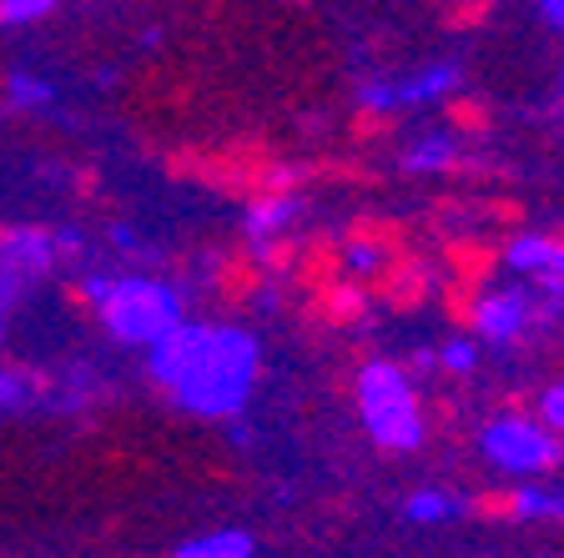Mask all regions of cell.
I'll list each match as a JSON object with an SVG mask.
<instances>
[{
    "mask_svg": "<svg viewBox=\"0 0 564 558\" xmlns=\"http://www.w3.org/2000/svg\"><path fill=\"white\" fill-rule=\"evenodd\" d=\"M152 372L182 407L223 418V413H237L252 393L258 342L237 332V327L176 322L152 342Z\"/></svg>",
    "mask_w": 564,
    "mask_h": 558,
    "instance_id": "6da1fadb",
    "label": "cell"
},
{
    "mask_svg": "<svg viewBox=\"0 0 564 558\" xmlns=\"http://www.w3.org/2000/svg\"><path fill=\"white\" fill-rule=\"evenodd\" d=\"M358 407H364L368 438L388 453H413L423 442V418L413 403V387L403 378V368L393 362H368L358 372Z\"/></svg>",
    "mask_w": 564,
    "mask_h": 558,
    "instance_id": "7a4b0ae2",
    "label": "cell"
},
{
    "mask_svg": "<svg viewBox=\"0 0 564 558\" xmlns=\"http://www.w3.org/2000/svg\"><path fill=\"white\" fill-rule=\"evenodd\" d=\"M96 317H101L106 332L117 342H147L152 348L166 327L182 322V303H176V292H166L162 282L127 277V282H106Z\"/></svg>",
    "mask_w": 564,
    "mask_h": 558,
    "instance_id": "3957f363",
    "label": "cell"
},
{
    "mask_svg": "<svg viewBox=\"0 0 564 558\" xmlns=\"http://www.w3.org/2000/svg\"><path fill=\"white\" fill-rule=\"evenodd\" d=\"M484 453H489L494 468H505V473H550L560 463V442H554V428L544 423H529V418H494L489 428L479 433Z\"/></svg>",
    "mask_w": 564,
    "mask_h": 558,
    "instance_id": "277c9868",
    "label": "cell"
},
{
    "mask_svg": "<svg viewBox=\"0 0 564 558\" xmlns=\"http://www.w3.org/2000/svg\"><path fill=\"white\" fill-rule=\"evenodd\" d=\"M51 247H56V237L46 227H0V277L15 282L46 272Z\"/></svg>",
    "mask_w": 564,
    "mask_h": 558,
    "instance_id": "5b68a950",
    "label": "cell"
},
{
    "mask_svg": "<svg viewBox=\"0 0 564 558\" xmlns=\"http://www.w3.org/2000/svg\"><path fill=\"white\" fill-rule=\"evenodd\" d=\"M529 317H534V303H529L524 287L489 292V297L474 307V327H479L489 342H514L519 332L529 327Z\"/></svg>",
    "mask_w": 564,
    "mask_h": 558,
    "instance_id": "8992f818",
    "label": "cell"
},
{
    "mask_svg": "<svg viewBox=\"0 0 564 558\" xmlns=\"http://www.w3.org/2000/svg\"><path fill=\"white\" fill-rule=\"evenodd\" d=\"M505 262L514 272H529V277H544V287L554 292V297H564V237H514L505 252Z\"/></svg>",
    "mask_w": 564,
    "mask_h": 558,
    "instance_id": "52a82bcc",
    "label": "cell"
},
{
    "mask_svg": "<svg viewBox=\"0 0 564 558\" xmlns=\"http://www.w3.org/2000/svg\"><path fill=\"white\" fill-rule=\"evenodd\" d=\"M297 211H303V201L297 197H288V192H262L258 201H252V207H247V237H252V242H268V237H278V232H288V227H293L297 221Z\"/></svg>",
    "mask_w": 564,
    "mask_h": 558,
    "instance_id": "ba28073f",
    "label": "cell"
},
{
    "mask_svg": "<svg viewBox=\"0 0 564 558\" xmlns=\"http://www.w3.org/2000/svg\"><path fill=\"white\" fill-rule=\"evenodd\" d=\"M399 86V111H409V106H429V101H444L448 91L458 86V66H429L419 70V76H409V81H393Z\"/></svg>",
    "mask_w": 564,
    "mask_h": 558,
    "instance_id": "9c48e42d",
    "label": "cell"
},
{
    "mask_svg": "<svg viewBox=\"0 0 564 558\" xmlns=\"http://www.w3.org/2000/svg\"><path fill=\"white\" fill-rule=\"evenodd\" d=\"M458 162V141L448 136V131H429V136H419L403 152V166L419 176H434V172H448V166Z\"/></svg>",
    "mask_w": 564,
    "mask_h": 558,
    "instance_id": "30bf717a",
    "label": "cell"
},
{
    "mask_svg": "<svg viewBox=\"0 0 564 558\" xmlns=\"http://www.w3.org/2000/svg\"><path fill=\"white\" fill-rule=\"evenodd\" d=\"M247 554H258V544H252V534H237V528L182 544V558H247Z\"/></svg>",
    "mask_w": 564,
    "mask_h": 558,
    "instance_id": "8fae6325",
    "label": "cell"
},
{
    "mask_svg": "<svg viewBox=\"0 0 564 558\" xmlns=\"http://www.w3.org/2000/svg\"><path fill=\"white\" fill-rule=\"evenodd\" d=\"M403 518L409 524H448V518H458V503L448 499V493H438V489H423V493H413L409 503H403Z\"/></svg>",
    "mask_w": 564,
    "mask_h": 558,
    "instance_id": "7c38bea8",
    "label": "cell"
},
{
    "mask_svg": "<svg viewBox=\"0 0 564 558\" xmlns=\"http://www.w3.org/2000/svg\"><path fill=\"white\" fill-rule=\"evenodd\" d=\"M509 518H564V493H540V489H524L505 503Z\"/></svg>",
    "mask_w": 564,
    "mask_h": 558,
    "instance_id": "4fadbf2b",
    "label": "cell"
},
{
    "mask_svg": "<svg viewBox=\"0 0 564 558\" xmlns=\"http://www.w3.org/2000/svg\"><path fill=\"white\" fill-rule=\"evenodd\" d=\"M343 262H348L358 277H368V272H378L383 267V247L378 242H368V237H352L348 242V252H343Z\"/></svg>",
    "mask_w": 564,
    "mask_h": 558,
    "instance_id": "5bb4252c",
    "label": "cell"
},
{
    "mask_svg": "<svg viewBox=\"0 0 564 558\" xmlns=\"http://www.w3.org/2000/svg\"><path fill=\"white\" fill-rule=\"evenodd\" d=\"M438 362H444L448 372H474V362H479V348H474V342H464V338H454V342H444Z\"/></svg>",
    "mask_w": 564,
    "mask_h": 558,
    "instance_id": "9a60e30c",
    "label": "cell"
},
{
    "mask_svg": "<svg viewBox=\"0 0 564 558\" xmlns=\"http://www.w3.org/2000/svg\"><path fill=\"white\" fill-rule=\"evenodd\" d=\"M540 418H544V428L564 433V383L544 387V397H540Z\"/></svg>",
    "mask_w": 564,
    "mask_h": 558,
    "instance_id": "2e32d148",
    "label": "cell"
},
{
    "mask_svg": "<svg viewBox=\"0 0 564 558\" xmlns=\"http://www.w3.org/2000/svg\"><path fill=\"white\" fill-rule=\"evenodd\" d=\"M31 397V378L25 372H0V407H21Z\"/></svg>",
    "mask_w": 564,
    "mask_h": 558,
    "instance_id": "e0dca14e",
    "label": "cell"
},
{
    "mask_svg": "<svg viewBox=\"0 0 564 558\" xmlns=\"http://www.w3.org/2000/svg\"><path fill=\"white\" fill-rule=\"evenodd\" d=\"M56 0H0V21H31V15H46Z\"/></svg>",
    "mask_w": 564,
    "mask_h": 558,
    "instance_id": "ac0fdd59",
    "label": "cell"
},
{
    "mask_svg": "<svg viewBox=\"0 0 564 558\" xmlns=\"http://www.w3.org/2000/svg\"><path fill=\"white\" fill-rule=\"evenodd\" d=\"M352 313H364V292L333 287V292H328V317H352Z\"/></svg>",
    "mask_w": 564,
    "mask_h": 558,
    "instance_id": "d6986e66",
    "label": "cell"
},
{
    "mask_svg": "<svg viewBox=\"0 0 564 558\" xmlns=\"http://www.w3.org/2000/svg\"><path fill=\"white\" fill-rule=\"evenodd\" d=\"M534 6L544 11V21H550L554 31H564V0H534Z\"/></svg>",
    "mask_w": 564,
    "mask_h": 558,
    "instance_id": "ffe728a7",
    "label": "cell"
},
{
    "mask_svg": "<svg viewBox=\"0 0 564 558\" xmlns=\"http://www.w3.org/2000/svg\"><path fill=\"white\" fill-rule=\"evenodd\" d=\"M15 101H46V86H35V81H15Z\"/></svg>",
    "mask_w": 564,
    "mask_h": 558,
    "instance_id": "44dd1931",
    "label": "cell"
},
{
    "mask_svg": "<svg viewBox=\"0 0 564 558\" xmlns=\"http://www.w3.org/2000/svg\"><path fill=\"white\" fill-rule=\"evenodd\" d=\"M560 96H564V76H560Z\"/></svg>",
    "mask_w": 564,
    "mask_h": 558,
    "instance_id": "7402d4cb",
    "label": "cell"
}]
</instances>
